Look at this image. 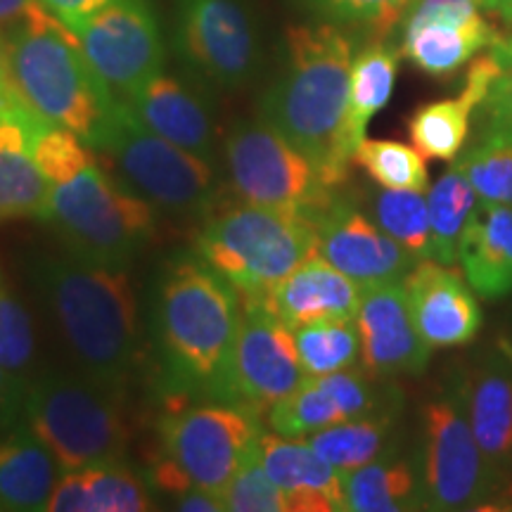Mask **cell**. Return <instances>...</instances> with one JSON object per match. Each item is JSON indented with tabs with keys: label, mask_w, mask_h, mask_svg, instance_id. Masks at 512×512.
<instances>
[{
	"label": "cell",
	"mask_w": 512,
	"mask_h": 512,
	"mask_svg": "<svg viewBox=\"0 0 512 512\" xmlns=\"http://www.w3.org/2000/svg\"><path fill=\"white\" fill-rule=\"evenodd\" d=\"M29 275L81 375L119 396L140 351L138 297L126 266L43 254Z\"/></svg>",
	"instance_id": "cell-1"
},
{
	"label": "cell",
	"mask_w": 512,
	"mask_h": 512,
	"mask_svg": "<svg viewBox=\"0 0 512 512\" xmlns=\"http://www.w3.org/2000/svg\"><path fill=\"white\" fill-rule=\"evenodd\" d=\"M354 41L332 22L294 24L285 60L261 98V117L285 133L335 188L354 162L344 143Z\"/></svg>",
	"instance_id": "cell-2"
},
{
	"label": "cell",
	"mask_w": 512,
	"mask_h": 512,
	"mask_svg": "<svg viewBox=\"0 0 512 512\" xmlns=\"http://www.w3.org/2000/svg\"><path fill=\"white\" fill-rule=\"evenodd\" d=\"M240 294L200 256L169 261L155 292V342L178 394H214L240 325Z\"/></svg>",
	"instance_id": "cell-3"
},
{
	"label": "cell",
	"mask_w": 512,
	"mask_h": 512,
	"mask_svg": "<svg viewBox=\"0 0 512 512\" xmlns=\"http://www.w3.org/2000/svg\"><path fill=\"white\" fill-rule=\"evenodd\" d=\"M8 83L43 124L95 147L119 102L83 55L79 36L41 3L8 34Z\"/></svg>",
	"instance_id": "cell-4"
},
{
	"label": "cell",
	"mask_w": 512,
	"mask_h": 512,
	"mask_svg": "<svg viewBox=\"0 0 512 512\" xmlns=\"http://www.w3.org/2000/svg\"><path fill=\"white\" fill-rule=\"evenodd\" d=\"M313 254H318V221L297 209L242 202L209 219L197 235V256L242 302L264 297Z\"/></svg>",
	"instance_id": "cell-5"
},
{
	"label": "cell",
	"mask_w": 512,
	"mask_h": 512,
	"mask_svg": "<svg viewBox=\"0 0 512 512\" xmlns=\"http://www.w3.org/2000/svg\"><path fill=\"white\" fill-rule=\"evenodd\" d=\"M48 185L43 221L81 259L128 266L155 238L157 209L107 174L95 157Z\"/></svg>",
	"instance_id": "cell-6"
},
{
	"label": "cell",
	"mask_w": 512,
	"mask_h": 512,
	"mask_svg": "<svg viewBox=\"0 0 512 512\" xmlns=\"http://www.w3.org/2000/svg\"><path fill=\"white\" fill-rule=\"evenodd\" d=\"M22 415L29 430L53 451L62 472L121 463L128 448L117 394L86 375L50 370L34 377Z\"/></svg>",
	"instance_id": "cell-7"
},
{
	"label": "cell",
	"mask_w": 512,
	"mask_h": 512,
	"mask_svg": "<svg viewBox=\"0 0 512 512\" xmlns=\"http://www.w3.org/2000/svg\"><path fill=\"white\" fill-rule=\"evenodd\" d=\"M93 150L110 159L114 176L126 188L164 214L192 219L207 214L211 207L216 185L211 159L152 133L124 100Z\"/></svg>",
	"instance_id": "cell-8"
},
{
	"label": "cell",
	"mask_w": 512,
	"mask_h": 512,
	"mask_svg": "<svg viewBox=\"0 0 512 512\" xmlns=\"http://www.w3.org/2000/svg\"><path fill=\"white\" fill-rule=\"evenodd\" d=\"M226 169L247 204L318 216L332 200L316 164L264 117L238 121L226 138Z\"/></svg>",
	"instance_id": "cell-9"
},
{
	"label": "cell",
	"mask_w": 512,
	"mask_h": 512,
	"mask_svg": "<svg viewBox=\"0 0 512 512\" xmlns=\"http://www.w3.org/2000/svg\"><path fill=\"white\" fill-rule=\"evenodd\" d=\"M261 437L259 413L226 401L183 408L159 422L162 458L190 486L211 491H223Z\"/></svg>",
	"instance_id": "cell-10"
},
{
	"label": "cell",
	"mask_w": 512,
	"mask_h": 512,
	"mask_svg": "<svg viewBox=\"0 0 512 512\" xmlns=\"http://www.w3.org/2000/svg\"><path fill=\"white\" fill-rule=\"evenodd\" d=\"M422 491L427 510H477L498 489L467 420L458 380L422 408Z\"/></svg>",
	"instance_id": "cell-11"
},
{
	"label": "cell",
	"mask_w": 512,
	"mask_h": 512,
	"mask_svg": "<svg viewBox=\"0 0 512 512\" xmlns=\"http://www.w3.org/2000/svg\"><path fill=\"white\" fill-rule=\"evenodd\" d=\"M304 377L294 330L275 318L259 299L242 302L238 335L211 399L245 406L261 415L297 389Z\"/></svg>",
	"instance_id": "cell-12"
},
{
	"label": "cell",
	"mask_w": 512,
	"mask_h": 512,
	"mask_svg": "<svg viewBox=\"0 0 512 512\" xmlns=\"http://www.w3.org/2000/svg\"><path fill=\"white\" fill-rule=\"evenodd\" d=\"M176 48L192 72L238 91L259 64V34L242 0H176Z\"/></svg>",
	"instance_id": "cell-13"
},
{
	"label": "cell",
	"mask_w": 512,
	"mask_h": 512,
	"mask_svg": "<svg viewBox=\"0 0 512 512\" xmlns=\"http://www.w3.org/2000/svg\"><path fill=\"white\" fill-rule=\"evenodd\" d=\"M76 36L93 72L117 100L162 72L164 43L150 0H112Z\"/></svg>",
	"instance_id": "cell-14"
},
{
	"label": "cell",
	"mask_w": 512,
	"mask_h": 512,
	"mask_svg": "<svg viewBox=\"0 0 512 512\" xmlns=\"http://www.w3.org/2000/svg\"><path fill=\"white\" fill-rule=\"evenodd\" d=\"M318 256L339 268L361 287L396 283L406 278L418 259L361 214L349 202L332 197L328 207L316 216Z\"/></svg>",
	"instance_id": "cell-15"
},
{
	"label": "cell",
	"mask_w": 512,
	"mask_h": 512,
	"mask_svg": "<svg viewBox=\"0 0 512 512\" xmlns=\"http://www.w3.org/2000/svg\"><path fill=\"white\" fill-rule=\"evenodd\" d=\"M356 328L370 375H420L430 363L432 349L415 328L401 280L363 287Z\"/></svg>",
	"instance_id": "cell-16"
},
{
	"label": "cell",
	"mask_w": 512,
	"mask_h": 512,
	"mask_svg": "<svg viewBox=\"0 0 512 512\" xmlns=\"http://www.w3.org/2000/svg\"><path fill=\"white\" fill-rule=\"evenodd\" d=\"M415 328L427 347H463L482 328V309L465 275L434 259H422L403 280Z\"/></svg>",
	"instance_id": "cell-17"
},
{
	"label": "cell",
	"mask_w": 512,
	"mask_h": 512,
	"mask_svg": "<svg viewBox=\"0 0 512 512\" xmlns=\"http://www.w3.org/2000/svg\"><path fill=\"white\" fill-rule=\"evenodd\" d=\"M41 119L22 105L10 83L0 88V223L46 219L50 185L34 159V136Z\"/></svg>",
	"instance_id": "cell-18"
},
{
	"label": "cell",
	"mask_w": 512,
	"mask_h": 512,
	"mask_svg": "<svg viewBox=\"0 0 512 512\" xmlns=\"http://www.w3.org/2000/svg\"><path fill=\"white\" fill-rule=\"evenodd\" d=\"M458 387L479 451L501 486L512 465V356L503 342L458 377Z\"/></svg>",
	"instance_id": "cell-19"
},
{
	"label": "cell",
	"mask_w": 512,
	"mask_h": 512,
	"mask_svg": "<svg viewBox=\"0 0 512 512\" xmlns=\"http://www.w3.org/2000/svg\"><path fill=\"white\" fill-rule=\"evenodd\" d=\"M363 287L313 254L259 299L290 330L318 320H356Z\"/></svg>",
	"instance_id": "cell-20"
},
{
	"label": "cell",
	"mask_w": 512,
	"mask_h": 512,
	"mask_svg": "<svg viewBox=\"0 0 512 512\" xmlns=\"http://www.w3.org/2000/svg\"><path fill=\"white\" fill-rule=\"evenodd\" d=\"M124 102L152 133L204 159L214 157V119L202 95L188 83L159 72Z\"/></svg>",
	"instance_id": "cell-21"
},
{
	"label": "cell",
	"mask_w": 512,
	"mask_h": 512,
	"mask_svg": "<svg viewBox=\"0 0 512 512\" xmlns=\"http://www.w3.org/2000/svg\"><path fill=\"white\" fill-rule=\"evenodd\" d=\"M259 451L266 472L287 496L290 512L347 510L344 472L320 458L309 441L264 434Z\"/></svg>",
	"instance_id": "cell-22"
},
{
	"label": "cell",
	"mask_w": 512,
	"mask_h": 512,
	"mask_svg": "<svg viewBox=\"0 0 512 512\" xmlns=\"http://www.w3.org/2000/svg\"><path fill=\"white\" fill-rule=\"evenodd\" d=\"M496 76L494 55L486 53L467 69L463 91L456 98L427 102L408 119V136L425 159L456 162L470 138L472 114L479 110Z\"/></svg>",
	"instance_id": "cell-23"
},
{
	"label": "cell",
	"mask_w": 512,
	"mask_h": 512,
	"mask_svg": "<svg viewBox=\"0 0 512 512\" xmlns=\"http://www.w3.org/2000/svg\"><path fill=\"white\" fill-rule=\"evenodd\" d=\"M458 261L477 297L512 294V209L479 202L460 235Z\"/></svg>",
	"instance_id": "cell-24"
},
{
	"label": "cell",
	"mask_w": 512,
	"mask_h": 512,
	"mask_svg": "<svg viewBox=\"0 0 512 512\" xmlns=\"http://www.w3.org/2000/svg\"><path fill=\"white\" fill-rule=\"evenodd\" d=\"M155 510L150 484L121 463L62 472L46 512H143Z\"/></svg>",
	"instance_id": "cell-25"
},
{
	"label": "cell",
	"mask_w": 512,
	"mask_h": 512,
	"mask_svg": "<svg viewBox=\"0 0 512 512\" xmlns=\"http://www.w3.org/2000/svg\"><path fill=\"white\" fill-rule=\"evenodd\" d=\"M62 467L53 451L29 427L0 439V508L46 512Z\"/></svg>",
	"instance_id": "cell-26"
},
{
	"label": "cell",
	"mask_w": 512,
	"mask_h": 512,
	"mask_svg": "<svg viewBox=\"0 0 512 512\" xmlns=\"http://www.w3.org/2000/svg\"><path fill=\"white\" fill-rule=\"evenodd\" d=\"M501 36L489 19L475 24H420L403 29L401 53L411 60L420 72L437 76L456 74L477 53L491 48Z\"/></svg>",
	"instance_id": "cell-27"
},
{
	"label": "cell",
	"mask_w": 512,
	"mask_h": 512,
	"mask_svg": "<svg viewBox=\"0 0 512 512\" xmlns=\"http://www.w3.org/2000/svg\"><path fill=\"white\" fill-rule=\"evenodd\" d=\"M399 50L384 41H373L351 62L349 105L344 119V143L354 159L358 143L366 138L370 119L392 100L399 76Z\"/></svg>",
	"instance_id": "cell-28"
},
{
	"label": "cell",
	"mask_w": 512,
	"mask_h": 512,
	"mask_svg": "<svg viewBox=\"0 0 512 512\" xmlns=\"http://www.w3.org/2000/svg\"><path fill=\"white\" fill-rule=\"evenodd\" d=\"M344 491L351 512L427 510L418 470L408 460L392 456L344 472Z\"/></svg>",
	"instance_id": "cell-29"
},
{
	"label": "cell",
	"mask_w": 512,
	"mask_h": 512,
	"mask_svg": "<svg viewBox=\"0 0 512 512\" xmlns=\"http://www.w3.org/2000/svg\"><path fill=\"white\" fill-rule=\"evenodd\" d=\"M475 143L458 159L484 202L512 209V117L482 110Z\"/></svg>",
	"instance_id": "cell-30"
},
{
	"label": "cell",
	"mask_w": 512,
	"mask_h": 512,
	"mask_svg": "<svg viewBox=\"0 0 512 512\" xmlns=\"http://www.w3.org/2000/svg\"><path fill=\"white\" fill-rule=\"evenodd\" d=\"M392 427V415L373 413L363 415V418L337 422V425L313 432L306 441H309L320 458L328 460L337 470L351 472L389 456V434H392Z\"/></svg>",
	"instance_id": "cell-31"
},
{
	"label": "cell",
	"mask_w": 512,
	"mask_h": 512,
	"mask_svg": "<svg viewBox=\"0 0 512 512\" xmlns=\"http://www.w3.org/2000/svg\"><path fill=\"white\" fill-rule=\"evenodd\" d=\"M477 197V190L467 181L458 159L432 185L430 195H427V207H430L434 261L444 266L456 264L460 235L477 207Z\"/></svg>",
	"instance_id": "cell-32"
},
{
	"label": "cell",
	"mask_w": 512,
	"mask_h": 512,
	"mask_svg": "<svg viewBox=\"0 0 512 512\" xmlns=\"http://www.w3.org/2000/svg\"><path fill=\"white\" fill-rule=\"evenodd\" d=\"M344 420L349 418L328 375H306L268 411V427L283 437H309Z\"/></svg>",
	"instance_id": "cell-33"
},
{
	"label": "cell",
	"mask_w": 512,
	"mask_h": 512,
	"mask_svg": "<svg viewBox=\"0 0 512 512\" xmlns=\"http://www.w3.org/2000/svg\"><path fill=\"white\" fill-rule=\"evenodd\" d=\"M297 354L306 375H330L354 368L361 356L356 320H318L294 330Z\"/></svg>",
	"instance_id": "cell-34"
},
{
	"label": "cell",
	"mask_w": 512,
	"mask_h": 512,
	"mask_svg": "<svg viewBox=\"0 0 512 512\" xmlns=\"http://www.w3.org/2000/svg\"><path fill=\"white\" fill-rule=\"evenodd\" d=\"M375 223L415 259H432L430 207L418 190L382 188L373 197Z\"/></svg>",
	"instance_id": "cell-35"
},
{
	"label": "cell",
	"mask_w": 512,
	"mask_h": 512,
	"mask_svg": "<svg viewBox=\"0 0 512 512\" xmlns=\"http://www.w3.org/2000/svg\"><path fill=\"white\" fill-rule=\"evenodd\" d=\"M354 162L377 185L392 190H430L425 157L411 145L399 140L363 138L354 152Z\"/></svg>",
	"instance_id": "cell-36"
},
{
	"label": "cell",
	"mask_w": 512,
	"mask_h": 512,
	"mask_svg": "<svg viewBox=\"0 0 512 512\" xmlns=\"http://www.w3.org/2000/svg\"><path fill=\"white\" fill-rule=\"evenodd\" d=\"M304 10L337 27H361L387 34L406 17L413 0H297Z\"/></svg>",
	"instance_id": "cell-37"
},
{
	"label": "cell",
	"mask_w": 512,
	"mask_h": 512,
	"mask_svg": "<svg viewBox=\"0 0 512 512\" xmlns=\"http://www.w3.org/2000/svg\"><path fill=\"white\" fill-rule=\"evenodd\" d=\"M36 361V332L27 306L10 290H0V368L31 382Z\"/></svg>",
	"instance_id": "cell-38"
},
{
	"label": "cell",
	"mask_w": 512,
	"mask_h": 512,
	"mask_svg": "<svg viewBox=\"0 0 512 512\" xmlns=\"http://www.w3.org/2000/svg\"><path fill=\"white\" fill-rule=\"evenodd\" d=\"M226 512H290V503L261 463V451L249 456L221 491Z\"/></svg>",
	"instance_id": "cell-39"
},
{
	"label": "cell",
	"mask_w": 512,
	"mask_h": 512,
	"mask_svg": "<svg viewBox=\"0 0 512 512\" xmlns=\"http://www.w3.org/2000/svg\"><path fill=\"white\" fill-rule=\"evenodd\" d=\"M489 53L496 60V76L479 107L482 110L510 114L512 117V34L498 36L494 46L489 48Z\"/></svg>",
	"instance_id": "cell-40"
},
{
	"label": "cell",
	"mask_w": 512,
	"mask_h": 512,
	"mask_svg": "<svg viewBox=\"0 0 512 512\" xmlns=\"http://www.w3.org/2000/svg\"><path fill=\"white\" fill-rule=\"evenodd\" d=\"M50 15H55L64 27H69L74 34H79L83 24L91 19L95 12L112 3V0H38Z\"/></svg>",
	"instance_id": "cell-41"
},
{
	"label": "cell",
	"mask_w": 512,
	"mask_h": 512,
	"mask_svg": "<svg viewBox=\"0 0 512 512\" xmlns=\"http://www.w3.org/2000/svg\"><path fill=\"white\" fill-rule=\"evenodd\" d=\"M29 382L0 368V425H10L22 415Z\"/></svg>",
	"instance_id": "cell-42"
},
{
	"label": "cell",
	"mask_w": 512,
	"mask_h": 512,
	"mask_svg": "<svg viewBox=\"0 0 512 512\" xmlns=\"http://www.w3.org/2000/svg\"><path fill=\"white\" fill-rule=\"evenodd\" d=\"M171 503H174L171 508L183 512H226L221 491L202 489V486H190V489L171 498Z\"/></svg>",
	"instance_id": "cell-43"
},
{
	"label": "cell",
	"mask_w": 512,
	"mask_h": 512,
	"mask_svg": "<svg viewBox=\"0 0 512 512\" xmlns=\"http://www.w3.org/2000/svg\"><path fill=\"white\" fill-rule=\"evenodd\" d=\"M38 5V0H0V31L15 29Z\"/></svg>",
	"instance_id": "cell-44"
},
{
	"label": "cell",
	"mask_w": 512,
	"mask_h": 512,
	"mask_svg": "<svg viewBox=\"0 0 512 512\" xmlns=\"http://www.w3.org/2000/svg\"><path fill=\"white\" fill-rule=\"evenodd\" d=\"M479 3L486 12L501 17L505 24H512V0H479Z\"/></svg>",
	"instance_id": "cell-45"
},
{
	"label": "cell",
	"mask_w": 512,
	"mask_h": 512,
	"mask_svg": "<svg viewBox=\"0 0 512 512\" xmlns=\"http://www.w3.org/2000/svg\"><path fill=\"white\" fill-rule=\"evenodd\" d=\"M8 81V36L0 31V88Z\"/></svg>",
	"instance_id": "cell-46"
},
{
	"label": "cell",
	"mask_w": 512,
	"mask_h": 512,
	"mask_svg": "<svg viewBox=\"0 0 512 512\" xmlns=\"http://www.w3.org/2000/svg\"><path fill=\"white\" fill-rule=\"evenodd\" d=\"M501 342H503V347L508 349V351H510V356H512V339H501Z\"/></svg>",
	"instance_id": "cell-47"
},
{
	"label": "cell",
	"mask_w": 512,
	"mask_h": 512,
	"mask_svg": "<svg viewBox=\"0 0 512 512\" xmlns=\"http://www.w3.org/2000/svg\"><path fill=\"white\" fill-rule=\"evenodd\" d=\"M0 290H3V283H0Z\"/></svg>",
	"instance_id": "cell-48"
},
{
	"label": "cell",
	"mask_w": 512,
	"mask_h": 512,
	"mask_svg": "<svg viewBox=\"0 0 512 512\" xmlns=\"http://www.w3.org/2000/svg\"><path fill=\"white\" fill-rule=\"evenodd\" d=\"M0 510H3V508H0Z\"/></svg>",
	"instance_id": "cell-49"
}]
</instances>
